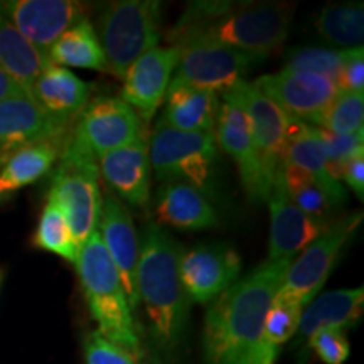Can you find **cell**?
Listing matches in <instances>:
<instances>
[{
  "mask_svg": "<svg viewBox=\"0 0 364 364\" xmlns=\"http://www.w3.org/2000/svg\"><path fill=\"white\" fill-rule=\"evenodd\" d=\"M292 260H267L228 287L206 314L208 364H275L279 348L263 341V326Z\"/></svg>",
  "mask_w": 364,
  "mask_h": 364,
  "instance_id": "6da1fadb",
  "label": "cell"
},
{
  "mask_svg": "<svg viewBox=\"0 0 364 364\" xmlns=\"http://www.w3.org/2000/svg\"><path fill=\"white\" fill-rule=\"evenodd\" d=\"M295 6L289 2H198L191 6L171 39L209 41L265 59L284 46Z\"/></svg>",
  "mask_w": 364,
  "mask_h": 364,
  "instance_id": "7a4b0ae2",
  "label": "cell"
},
{
  "mask_svg": "<svg viewBox=\"0 0 364 364\" xmlns=\"http://www.w3.org/2000/svg\"><path fill=\"white\" fill-rule=\"evenodd\" d=\"M181 245L162 226L150 223L140 243L136 290L149 316L154 339L174 349L184 334L189 297L181 282Z\"/></svg>",
  "mask_w": 364,
  "mask_h": 364,
  "instance_id": "3957f363",
  "label": "cell"
},
{
  "mask_svg": "<svg viewBox=\"0 0 364 364\" xmlns=\"http://www.w3.org/2000/svg\"><path fill=\"white\" fill-rule=\"evenodd\" d=\"M75 267L100 334L110 343L120 346L139 361L140 341L129 299L120 275L103 247L98 230L80 247Z\"/></svg>",
  "mask_w": 364,
  "mask_h": 364,
  "instance_id": "277c9868",
  "label": "cell"
},
{
  "mask_svg": "<svg viewBox=\"0 0 364 364\" xmlns=\"http://www.w3.org/2000/svg\"><path fill=\"white\" fill-rule=\"evenodd\" d=\"M48 196L56 201L81 247L97 231L103 196L97 159L71 134L63 144Z\"/></svg>",
  "mask_w": 364,
  "mask_h": 364,
  "instance_id": "5b68a950",
  "label": "cell"
},
{
  "mask_svg": "<svg viewBox=\"0 0 364 364\" xmlns=\"http://www.w3.org/2000/svg\"><path fill=\"white\" fill-rule=\"evenodd\" d=\"M161 24V4L156 0H117L105 6L95 31L107 61V73L124 80L136 59L157 48Z\"/></svg>",
  "mask_w": 364,
  "mask_h": 364,
  "instance_id": "8992f818",
  "label": "cell"
},
{
  "mask_svg": "<svg viewBox=\"0 0 364 364\" xmlns=\"http://www.w3.org/2000/svg\"><path fill=\"white\" fill-rule=\"evenodd\" d=\"M149 154L159 181L188 182L204 194L211 191L218 157L215 134H188L157 122Z\"/></svg>",
  "mask_w": 364,
  "mask_h": 364,
  "instance_id": "52a82bcc",
  "label": "cell"
},
{
  "mask_svg": "<svg viewBox=\"0 0 364 364\" xmlns=\"http://www.w3.org/2000/svg\"><path fill=\"white\" fill-rule=\"evenodd\" d=\"M361 221L363 213H353L331 223L324 233L312 241L297 260L290 263L279 294L302 304L304 307L316 299Z\"/></svg>",
  "mask_w": 364,
  "mask_h": 364,
  "instance_id": "ba28073f",
  "label": "cell"
},
{
  "mask_svg": "<svg viewBox=\"0 0 364 364\" xmlns=\"http://www.w3.org/2000/svg\"><path fill=\"white\" fill-rule=\"evenodd\" d=\"M179 49L181 56L174 80L211 91L218 97L230 93L243 83L250 68L262 61V58L209 41H188L179 44Z\"/></svg>",
  "mask_w": 364,
  "mask_h": 364,
  "instance_id": "9c48e42d",
  "label": "cell"
},
{
  "mask_svg": "<svg viewBox=\"0 0 364 364\" xmlns=\"http://www.w3.org/2000/svg\"><path fill=\"white\" fill-rule=\"evenodd\" d=\"M235 91L243 103L252 125L253 147L260 171L262 201H267L277 177L284 169L285 147L292 118L282 112L272 100L263 97L248 81L236 86Z\"/></svg>",
  "mask_w": 364,
  "mask_h": 364,
  "instance_id": "30bf717a",
  "label": "cell"
},
{
  "mask_svg": "<svg viewBox=\"0 0 364 364\" xmlns=\"http://www.w3.org/2000/svg\"><path fill=\"white\" fill-rule=\"evenodd\" d=\"M145 132L144 122L120 98L98 97L88 102L73 124L71 135L98 159L134 144Z\"/></svg>",
  "mask_w": 364,
  "mask_h": 364,
  "instance_id": "8fae6325",
  "label": "cell"
},
{
  "mask_svg": "<svg viewBox=\"0 0 364 364\" xmlns=\"http://www.w3.org/2000/svg\"><path fill=\"white\" fill-rule=\"evenodd\" d=\"M290 118L312 125L327 110L339 88L334 81L312 73L282 70L252 83Z\"/></svg>",
  "mask_w": 364,
  "mask_h": 364,
  "instance_id": "7c38bea8",
  "label": "cell"
},
{
  "mask_svg": "<svg viewBox=\"0 0 364 364\" xmlns=\"http://www.w3.org/2000/svg\"><path fill=\"white\" fill-rule=\"evenodd\" d=\"M4 14L31 44L48 56L51 46L86 19V6L73 0H9L0 2Z\"/></svg>",
  "mask_w": 364,
  "mask_h": 364,
  "instance_id": "4fadbf2b",
  "label": "cell"
},
{
  "mask_svg": "<svg viewBox=\"0 0 364 364\" xmlns=\"http://www.w3.org/2000/svg\"><path fill=\"white\" fill-rule=\"evenodd\" d=\"M240 270V255L228 245H198L181 253V282L189 300L198 304H208L220 297L235 284Z\"/></svg>",
  "mask_w": 364,
  "mask_h": 364,
  "instance_id": "5bb4252c",
  "label": "cell"
},
{
  "mask_svg": "<svg viewBox=\"0 0 364 364\" xmlns=\"http://www.w3.org/2000/svg\"><path fill=\"white\" fill-rule=\"evenodd\" d=\"M179 56V46L152 48L125 73L120 100L129 105L142 122L152 120L164 103Z\"/></svg>",
  "mask_w": 364,
  "mask_h": 364,
  "instance_id": "9a60e30c",
  "label": "cell"
},
{
  "mask_svg": "<svg viewBox=\"0 0 364 364\" xmlns=\"http://www.w3.org/2000/svg\"><path fill=\"white\" fill-rule=\"evenodd\" d=\"M267 203L270 208L268 260H294L295 255L302 253L331 226V220L307 215L290 201L282 174L277 177Z\"/></svg>",
  "mask_w": 364,
  "mask_h": 364,
  "instance_id": "2e32d148",
  "label": "cell"
},
{
  "mask_svg": "<svg viewBox=\"0 0 364 364\" xmlns=\"http://www.w3.org/2000/svg\"><path fill=\"white\" fill-rule=\"evenodd\" d=\"M97 230L108 257L120 275L130 309L135 311L140 304L139 290H136L140 241L130 213L112 194L103 196Z\"/></svg>",
  "mask_w": 364,
  "mask_h": 364,
  "instance_id": "e0dca14e",
  "label": "cell"
},
{
  "mask_svg": "<svg viewBox=\"0 0 364 364\" xmlns=\"http://www.w3.org/2000/svg\"><path fill=\"white\" fill-rule=\"evenodd\" d=\"M150 135L144 132L134 144L112 150L98 159L100 177L107 182L113 198L134 208H147L150 201Z\"/></svg>",
  "mask_w": 364,
  "mask_h": 364,
  "instance_id": "ac0fdd59",
  "label": "cell"
},
{
  "mask_svg": "<svg viewBox=\"0 0 364 364\" xmlns=\"http://www.w3.org/2000/svg\"><path fill=\"white\" fill-rule=\"evenodd\" d=\"M216 145L236 162L245 189L252 199H262L260 171L253 147L252 125L236 91L223 95L215 125Z\"/></svg>",
  "mask_w": 364,
  "mask_h": 364,
  "instance_id": "d6986e66",
  "label": "cell"
},
{
  "mask_svg": "<svg viewBox=\"0 0 364 364\" xmlns=\"http://www.w3.org/2000/svg\"><path fill=\"white\" fill-rule=\"evenodd\" d=\"M70 127L54 120L29 95L22 93L0 102V159L26 145L65 139Z\"/></svg>",
  "mask_w": 364,
  "mask_h": 364,
  "instance_id": "ffe728a7",
  "label": "cell"
},
{
  "mask_svg": "<svg viewBox=\"0 0 364 364\" xmlns=\"http://www.w3.org/2000/svg\"><path fill=\"white\" fill-rule=\"evenodd\" d=\"M156 225L182 231H201L220 225L215 206L208 196L182 181H166L156 196Z\"/></svg>",
  "mask_w": 364,
  "mask_h": 364,
  "instance_id": "44dd1931",
  "label": "cell"
},
{
  "mask_svg": "<svg viewBox=\"0 0 364 364\" xmlns=\"http://www.w3.org/2000/svg\"><path fill=\"white\" fill-rule=\"evenodd\" d=\"M91 85L68 68L49 65L31 88L39 108L63 125L73 127L90 102Z\"/></svg>",
  "mask_w": 364,
  "mask_h": 364,
  "instance_id": "7402d4cb",
  "label": "cell"
},
{
  "mask_svg": "<svg viewBox=\"0 0 364 364\" xmlns=\"http://www.w3.org/2000/svg\"><path fill=\"white\" fill-rule=\"evenodd\" d=\"M284 164H290V166L306 171L321 186V189L324 191L336 208L343 206L348 199V191L344 189L343 182L332 176L321 132L317 127L292 118Z\"/></svg>",
  "mask_w": 364,
  "mask_h": 364,
  "instance_id": "603a6c76",
  "label": "cell"
},
{
  "mask_svg": "<svg viewBox=\"0 0 364 364\" xmlns=\"http://www.w3.org/2000/svg\"><path fill=\"white\" fill-rule=\"evenodd\" d=\"M220 97L172 80L164 98L161 124L188 134H215Z\"/></svg>",
  "mask_w": 364,
  "mask_h": 364,
  "instance_id": "cb8c5ba5",
  "label": "cell"
},
{
  "mask_svg": "<svg viewBox=\"0 0 364 364\" xmlns=\"http://www.w3.org/2000/svg\"><path fill=\"white\" fill-rule=\"evenodd\" d=\"M364 289L334 290L318 295L309 302L300 317L297 334L300 341H309L321 331H344L354 327L363 316Z\"/></svg>",
  "mask_w": 364,
  "mask_h": 364,
  "instance_id": "d4e9b609",
  "label": "cell"
},
{
  "mask_svg": "<svg viewBox=\"0 0 364 364\" xmlns=\"http://www.w3.org/2000/svg\"><path fill=\"white\" fill-rule=\"evenodd\" d=\"M49 65V58L12 26L0 7V68L31 97V88Z\"/></svg>",
  "mask_w": 364,
  "mask_h": 364,
  "instance_id": "484cf974",
  "label": "cell"
},
{
  "mask_svg": "<svg viewBox=\"0 0 364 364\" xmlns=\"http://www.w3.org/2000/svg\"><path fill=\"white\" fill-rule=\"evenodd\" d=\"M65 139L43 140L26 145L6 157L0 169V198L34 184L53 169L59 159Z\"/></svg>",
  "mask_w": 364,
  "mask_h": 364,
  "instance_id": "4316f807",
  "label": "cell"
},
{
  "mask_svg": "<svg viewBox=\"0 0 364 364\" xmlns=\"http://www.w3.org/2000/svg\"><path fill=\"white\" fill-rule=\"evenodd\" d=\"M49 63L61 68H81L107 73V61L95 26L88 19L80 21L51 46Z\"/></svg>",
  "mask_w": 364,
  "mask_h": 364,
  "instance_id": "83f0119b",
  "label": "cell"
},
{
  "mask_svg": "<svg viewBox=\"0 0 364 364\" xmlns=\"http://www.w3.org/2000/svg\"><path fill=\"white\" fill-rule=\"evenodd\" d=\"M318 36L343 49L363 48L364 7L363 2L331 4L322 9L316 21Z\"/></svg>",
  "mask_w": 364,
  "mask_h": 364,
  "instance_id": "f1b7e54d",
  "label": "cell"
},
{
  "mask_svg": "<svg viewBox=\"0 0 364 364\" xmlns=\"http://www.w3.org/2000/svg\"><path fill=\"white\" fill-rule=\"evenodd\" d=\"M33 245L44 252L58 255L70 263H76L78 260L80 245L76 243L63 211L49 196L41 213L38 230L33 236Z\"/></svg>",
  "mask_w": 364,
  "mask_h": 364,
  "instance_id": "f546056e",
  "label": "cell"
},
{
  "mask_svg": "<svg viewBox=\"0 0 364 364\" xmlns=\"http://www.w3.org/2000/svg\"><path fill=\"white\" fill-rule=\"evenodd\" d=\"M282 177H284L285 193L295 206L314 218L331 220V213L336 206L306 171L290 164H284Z\"/></svg>",
  "mask_w": 364,
  "mask_h": 364,
  "instance_id": "4dcf8cb0",
  "label": "cell"
},
{
  "mask_svg": "<svg viewBox=\"0 0 364 364\" xmlns=\"http://www.w3.org/2000/svg\"><path fill=\"white\" fill-rule=\"evenodd\" d=\"M364 93L339 91L327 110L314 122V127L334 135H348L363 130Z\"/></svg>",
  "mask_w": 364,
  "mask_h": 364,
  "instance_id": "1f68e13d",
  "label": "cell"
},
{
  "mask_svg": "<svg viewBox=\"0 0 364 364\" xmlns=\"http://www.w3.org/2000/svg\"><path fill=\"white\" fill-rule=\"evenodd\" d=\"M346 49L295 48L287 53L284 70L312 73V75L329 78L338 85Z\"/></svg>",
  "mask_w": 364,
  "mask_h": 364,
  "instance_id": "d6a6232c",
  "label": "cell"
},
{
  "mask_svg": "<svg viewBox=\"0 0 364 364\" xmlns=\"http://www.w3.org/2000/svg\"><path fill=\"white\" fill-rule=\"evenodd\" d=\"M304 306L295 300L277 294L270 309H268L265 326H263V341L273 348H282L287 341L297 334Z\"/></svg>",
  "mask_w": 364,
  "mask_h": 364,
  "instance_id": "836d02e7",
  "label": "cell"
},
{
  "mask_svg": "<svg viewBox=\"0 0 364 364\" xmlns=\"http://www.w3.org/2000/svg\"><path fill=\"white\" fill-rule=\"evenodd\" d=\"M318 132H321V139L322 144H324L332 176L341 182V176H343L346 166L353 159L364 154V129L348 135H334L321 129H318Z\"/></svg>",
  "mask_w": 364,
  "mask_h": 364,
  "instance_id": "e575fe53",
  "label": "cell"
},
{
  "mask_svg": "<svg viewBox=\"0 0 364 364\" xmlns=\"http://www.w3.org/2000/svg\"><path fill=\"white\" fill-rule=\"evenodd\" d=\"M316 356L324 364H344L349 358V341L343 331H321L307 341Z\"/></svg>",
  "mask_w": 364,
  "mask_h": 364,
  "instance_id": "d590c367",
  "label": "cell"
},
{
  "mask_svg": "<svg viewBox=\"0 0 364 364\" xmlns=\"http://www.w3.org/2000/svg\"><path fill=\"white\" fill-rule=\"evenodd\" d=\"M85 358L86 364H136L130 353L110 343L98 331L85 338Z\"/></svg>",
  "mask_w": 364,
  "mask_h": 364,
  "instance_id": "8d00e7d4",
  "label": "cell"
},
{
  "mask_svg": "<svg viewBox=\"0 0 364 364\" xmlns=\"http://www.w3.org/2000/svg\"><path fill=\"white\" fill-rule=\"evenodd\" d=\"M339 91L364 93V49H346L343 71L338 81Z\"/></svg>",
  "mask_w": 364,
  "mask_h": 364,
  "instance_id": "74e56055",
  "label": "cell"
},
{
  "mask_svg": "<svg viewBox=\"0 0 364 364\" xmlns=\"http://www.w3.org/2000/svg\"><path fill=\"white\" fill-rule=\"evenodd\" d=\"M343 181L354 191V193H356L359 199L364 198V154L363 156H358L356 159H353V161L346 166L343 176H341V182Z\"/></svg>",
  "mask_w": 364,
  "mask_h": 364,
  "instance_id": "f35d334b",
  "label": "cell"
},
{
  "mask_svg": "<svg viewBox=\"0 0 364 364\" xmlns=\"http://www.w3.org/2000/svg\"><path fill=\"white\" fill-rule=\"evenodd\" d=\"M22 93H26V91L22 90L21 86L17 85L16 81H14L11 76H9L7 73L2 70V68H0V102H4V100H7L11 97H16V95H22Z\"/></svg>",
  "mask_w": 364,
  "mask_h": 364,
  "instance_id": "ab89813d",
  "label": "cell"
},
{
  "mask_svg": "<svg viewBox=\"0 0 364 364\" xmlns=\"http://www.w3.org/2000/svg\"><path fill=\"white\" fill-rule=\"evenodd\" d=\"M2 279H4V272L0 270V284H2Z\"/></svg>",
  "mask_w": 364,
  "mask_h": 364,
  "instance_id": "60d3db41",
  "label": "cell"
}]
</instances>
